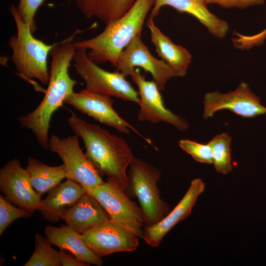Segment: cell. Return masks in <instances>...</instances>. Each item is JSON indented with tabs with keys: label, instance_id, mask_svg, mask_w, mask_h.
<instances>
[{
	"label": "cell",
	"instance_id": "obj_1",
	"mask_svg": "<svg viewBox=\"0 0 266 266\" xmlns=\"http://www.w3.org/2000/svg\"><path fill=\"white\" fill-rule=\"evenodd\" d=\"M80 32L77 30L53 48L50 53V78L44 96L34 109L18 118L21 126L31 131L45 150H48V133L52 117L74 92V88L77 83L69 75V67L76 50L72 41Z\"/></svg>",
	"mask_w": 266,
	"mask_h": 266
},
{
	"label": "cell",
	"instance_id": "obj_2",
	"mask_svg": "<svg viewBox=\"0 0 266 266\" xmlns=\"http://www.w3.org/2000/svg\"><path fill=\"white\" fill-rule=\"evenodd\" d=\"M67 122L74 134L81 138L85 154L99 173L127 192V169L134 158L127 141L98 125L87 122L73 112Z\"/></svg>",
	"mask_w": 266,
	"mask_h": 266
},
{
	"label": "cell",
	"instance_id": "obj_3",
	"mask_svg": "<svg viewBox=\"0 0 266 266\" xmlns=\"http://www.w3.org/2000/svg\"><path fill=\"white\" fill-rule=\"evenodd\" d=\"M155 0H136L130 10L120 18L106 25L97 36L74 42L76 48L87 50L89 58L97 64H116L121 52L141 32L148 12Z\"/></svg>",
	"mask_w": 266,
	"mask_h": 266
},
{
	"label": "cell",
	"instance_id": "obj_4",
	"mask_svg": "<svg viewBox=\"0 0 266 266\" xmlns=\"http://www.w3.org/2000/svg\"><path fill=\"white\" fill-rule=\"evenodd\" d=\"M9 10L15 20L17 33L10 36L8 45L11 59L19 75L27 80L37 79L47 85L50 78L47 59L58 43L48 44L34 37L30 26L20 18L17 7L10 5Z\"/></svg>",
	"mask_w": 266,
	"mask_h": 266
},
{
	"label": "cell",
	"instance_id": "obj_5",
	"mask_svg": "<svg viewBox=\"0 0 266 266\" xmlns=\"http://www.w3.org/2000/svg\"><path fill=\"white\" fill-rule=\"evenodd\" d=\"M160 170L152 165L134 157L128 173L127 192L136 197L142 209L145 226L153 225L170 211L168 204L161 199L158 183Z\"/></svg>",
	"mask_w": 266,
	"mask_h": 266
},
{
	"label": "cell",
	"instance_id": "obj_6",
	"mask_svg": "<svg viewBox=\"0 0 266 266\" xmlns=\"http://www.w3.org/2000/svg\"><path fill=\"white\" fill-rule=\"evenodd\" d=\"M74 66L86 84V88L96 93L138 104L139 97L126 77L120 72H110L91 60L87 50L77 48L73 57Z\"/></svg>",
	"mask_w": 266,
	"mask_h": 266
},
{
	"label": "cell",
	"instance_id": "obj_7",
	"mask_svg": "<svg viewBox=\"0 0 266 266\" xmlns=\"http://www.w3.org/2000/svg\"><path fill=\"white\" fill-rule=\"evenodd\" d=\"M87 192L97 200L110 219L142 237L145 223L142 209L126 191L107 180Z\"/></svg>",
	"mask_w": 266,
	"mask_h": 266
},
{
	"label": "cell",
	"instance_id": "obj_8",
	"mask_svg": "<svg viewBox=\"0 0 266 266\" xmlns=\"http://www.w3.org/2000/svg\"><path fill=\"white\" fill-rule=\"evenodd\" d=\"M48 150L56 154L62 161L66 179L78 183L87 191L104 182L81 149L76 135L64 137L51 135L49 138Z\"/></svg>",
	"mask_w": 266,
	"mask_h": 266
},
{
	"label": "cell",
	"instance_id": "obj_9",
	"mask_svg": "<svg viewBox=\"0 0 266 266\" xmlns=\"http://www.w3.org/2000/svg\"><path fill=\"white\" fill-rule=\"evenodd\" d=\"M131 76L138 90L139 110L137 115L138 121L153 123L163 122L173 126L181 131L188 129L189 124L184 118L166 107L161 90L154 80H146L145 76L136 68Z\"/></svg>",
	"mask_w": 266,
	"mask_h": 266
},
{
	"label": "cell",
	"instance_id": "obj_10",
	"mask_svg": "<svg viewBox=\"0 0 266 266\" xmlns=\"http://www.w3.org/2000/svg\"><path fill=\"white\" fill-rule=\"evenodd\" d=\"M141 35L135 36L121 52L114 66L125 77L131 76L135 67L149 72L161 91L164 90L167 81L175 77L171 67L162 60L154 57L143 43Z\"/></svg>",
	"mask_w": 266,
	"mask_h": 266
},
{
	"label": "cell",
	"instance_id": "obj_11",
	"mask_svg": "<svg viewBox=\"0 0 266 266\" xmlns=\"http://www.w3.org/2000/svg\"><path fill=\"white\" fill-rule=\"evenodd\" d=\"M203 117H213L218 111L228 110L245 118H252L266 114V107L260 98L253 93L248 84L241 82L233 91L227 93H206L204 97Z\"/></svg>",
	"mask_w": 266,
	"mask_h": 266
},
{
	"label": "cell",
	"instance_id": "obj_12",
	"mask_svg": "<svg viewBox=\"0 0 266 266\" xmlns=\"http://www.w3.org/2000/svg\"><path fill=\"white\" fill-rule=\"evenodd\" d=\"M0 189L4 197L19 207L33 213L38 210L41 199L33 188L28 170L16 158L0 169Z\"/></svg>",
	"mask_w": 266,
	"mask_h": 266
},
{
	"label": "cell",
	"instance_id": "obj_13",
	"mask_svg": "<svg viewBox=\"0 0 266 266\" xmlns=\"http://www.w3.org/2000/svg\"><path fill=\"white\" fill-rule=\"evenodd\" d=\"M82 113L119 132L129 134L131 131L142 136L136 129L122 118L113 106L111 97L100 94L86 88L74 92L65 101Z\"/></svg>",
	"mask_w": 266,
	"mask_h": 266
},
{
	"label": "cell",
	"instance_id": "obj_14",
	"mask_svg": "<svg viewBox=\"0 0 266 266\" xmlns=\"http://www.w3.org/2000/svg\"><path fill=\"white\" fill-rule=\"evenodd\" d=\"M82 236L88 247L100 258L115 253L133 252L139 245L138 236L110 219Z\"/></svg>",
	"mask_w": 266,
	"mask_h": 266
},
{
	"label": "cell",
	"instance_id": "obj_15",
	"mask_svg": "<svg viewBox=\"0 0 266 266\" xmlns=\"http://www.w3.org/2000/svg\"><path fill=\"white\" fill-rule=\"evenodd\" d=\"M205 188V183L201 179H194L184 196L172 210L157 223L144 226L142 238L145 242L152 247L159 246L165 235L191 214Z\"/></svg>",
	"mask_w": 266,
	"mask_h": 266
},
{
	"label": "cell",
	"instance_id": "obj_16",
	"mask_svg": "<svg viewBox=\"0 0 266 266\" xmlns=\"http://www.w3.org/2000/svg\"><path fill=\"white\" fill-rule=\"evenodd\" d=\"M205 0H155L149 17L154 18L164 6H169L180 12L189 14L197 19L214 36L224 37L229 29L227 22L212 13Z\"/></svg>",
	"mask_w": 266,
	"mask_h": 266
},
{
	"label": "cell",
	"instance_id": "obj_17",
	"mask_svg": "<svg viewBox=\"0 0 266 266\" xmlns=\"http://www.w3.org/2000/svg\"><path fill=\"white\" fill-rule=\"evenodd\" d=\"M87 191L71 179L60 183L41 200L38 210L46 221L58 222L64 214Z\"/></svg>",
	"mask_w": 266,
	"mask_h": 266
},
{
	"label": "cell",
	"instance_id": "obj_18",
	"mask_svg": "<svg viewBox=\"0 0 266 266\" xmlns=\"http://www.w3.org/2000/svg\"><path fill=\"white\" fill-rule=\"evenodd\" d=\"M44 233L45 237L51 245L61 250L68 251L79 261L89 266L102 265L101 258L98 256L88 247L82 234L66 224L60 227L47 226Z\"/></svg>",
	"mask_w": 266,
	"mask_h": 266
},
{
	"label": "cell",
	"instance_id": "obj_19",
	"mask_svg": "<svg viewBox=\"0 0 266 266\" xmlns=\"http://www.w3.org/2000/svg\"><path fill=\"white\" fill-rule=\"evenodd\" d=\"M62 219L83 234L109 217L97 200L87 192L64 214Z\"/></svg>",
	"mask_w": 266,
	"mask_h": 266
},
{
	"label": "cell",
	"instance_id": "obj_20",
	"mask_svg": "<svg viewBox=\"0 0 266 266\" xmlns=\"http://www.w3.org/2000/svg\"><path fill=\"white\" fill-rule=\"evenodd\" d=\"M146 26L158 56L171 67L175 77L184 76L192 60L190 52L185 47L173 43L164 34L155 26L154 18L149 17Z\"/></svg>",
	"mask_w": 266,
	"mask_h": 266
},
{
	"label": "cell",
	"instance_id": "obj_21",
	"mask_svg": "<svg viewBox=\"0 0 266 266\" xmlns=\"http://www.w3.org/2000/svg\"><path fill=\"white\" fill-rule=\"evenodd\" d=\"M136 0H74L82 13L107 25L124 15Z\"/></svg>",
	"mask_w": 266,
	"mask_h": 266
},
{
	"label": "cell",
	"instance_id": "obj_22",
	"mask_svg": "<svg viewBox=\"0 0 266 266\" xmlns=\"http://www.w3.org/2000/svg\"><path fill=\"white\" fill-rule=\"evenodd\" d=\"M29 171L34 189L41 196L48 192L66 178L64 165L50 166L34 157L28 158Z\"/></svg>",
	"mask_w": 266,
	"mask_h": 266
},
{
	"label": "cell",
	"instance_id": "obj_23",
	"mask_svg": "<svg viewBox=\"0 0 266 266\" xmlns=\"http://www.w3.org/2000/svg\"><path fill=\"white\" fill-rule=\"evenodd\" d=\"M232 137L226 133L214 136L208 143L213 155V164L216 171L226 174L233 169L231 157Z\"/></svg>",
	"mask_w": 266,
	"mask_h": 266
},
{
	"label": "cell",
	"instance_id": "obj_24",
	"mask_svg": "<svg viewBox=\"0 0 266 266\" xmlns=\"http://www.w3.org/2000/svg\"><path fill=\"white\" fill-rule=\"evenodd\" d=\"M45 237L38 233L34 235V248L24 266H62L59 252L53 249Z\"/></svg>",
	"mask_w": 266,
	"mask_h": 266
},
{
	"label": "cell",
	"instance_id": "obj_25",
	"mask_svg": "<svg viewBox=\"0 0 266 266\" xmlns=\"http://www.w3.org/2000/svg\"><path fill=\"white\" fill-rule=\"evenodd\" d=\"M32 213L16 207L3 195H0V235L14 221L22 218H29Z\"/></svg>",
	"mask_w": 266,
	"mask_h": 266
},
{
	"label": "cell",
	"instance_id": "obj_26",
	"mask_svg": "<svg viewBox=\"0 0 266 266\" xmlns=\"http://www.w3.org/2000/svg\"><path fill=\"white\" fill-rule=\"evenodd\" d=\"M178 145L185 152L189 154L197 162L206 164H213L211 149L207 144L199 143L189 139L179 140Z\"/></svg>",
	"mask_w": 266,
	"mask_h": 266
},
{
	"label": "cell",
	"instance_id": "obj_27",
	"mask_svg": "<svg viewBox=\"0 0 266 266\" xmlns=\"http://www.w3.org/2000/svg\"><path fill=\"white\" fill-rule=\"evenodd\" d=\"M45 0H20L17 9L20 18L28 24L33 33L36 30L34 17L37 10Z\"/></svg>",
	"mask_w": 266,
	"mask_h": 266
},
{
	"label": "cell",
	"instance_id": "obj_28",
	"mask_svg": "<svg viewBox=\"0 0 266 266\" xmlns=\"http://www.w3.org/2000/svg\"><path fill=\"white\" fill-rule=\"evenodd\" d=\"M208 4H217L224 8H245L250 6L263 4L265 0H205Z\"/></svg>",
	"mask_w": 266,
	"mask_h": 266
},
{
	"label": "cell",
	"instance_id": "obj_29",
	"mask_svg": "<svg viewBox=\"0 0 266 266\" xmlns=\"http://www.w3.org/2000/svg\"><path fill=\"white\" fill-rule=\"evenodd\" d=\"M60 261L62 266H86L88 265L79 261L75 257H72L61 250L59 251Z\"/></svg>",
	"mask_w": 266,
	"mask_h": 266
}]
</instances>
